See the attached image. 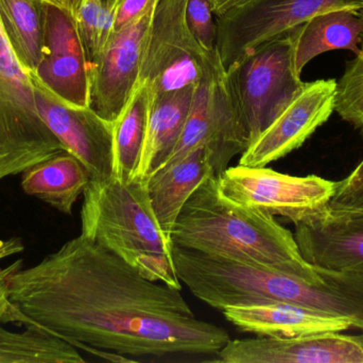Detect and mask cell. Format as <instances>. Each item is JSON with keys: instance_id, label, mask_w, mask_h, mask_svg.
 <instances>
[{"instance_id": "484cf974", "label": "cell", "mask_w": 363, "mask_h": 363, "mask_svg": "<svg viewBox=\"0 0 363 363\" xmlns=\"http://www.w3.org/2000/svg\"><path fill=\"white\" fill-rule=\"evenodd\" d=\"M335 111L363 136V33L360 53L347 64L345 74L337 82Z\"/></svg>"}, {"instance_id": "f1b7e54d", "label": "cell", "mask_w": 363, "mask_h": 363, "mask_svg": "<svg viewBox=\"0 0 363 363\" xmlns=\"http://www.w3.org/2000/svg\"><path fill=\"white\" fill-rule=\"evenodd\" d=\"M157 0H121L115 8L113 33L140 18Z\"/></svg>"}, {"instance_id": "603a6c76", "label": "cell", "mask_w": 363, "mask_h": 363, "mask_svg": "<svg viewBox=\"0 0 363 363\" xmlns=\"http://www.w3.org/2000/svg\"><path fill=\"white\" fill-rule=\"evenodd\" d=\"M43 0H0V21L23 70L33 76L42 57Z\"/></svg>"}, {"instance_id": "2e32d148", "label": "cell", "mask_w": 363, "mask_h": 363, "mask_svg": "<svg viewBox=\"0 0 363 363\" xmlns=\"http://www.w3.org/2000/svg\"><path fill=\"white\" fill-rule=\"evenodd\" d=\"M222 313L241 332L259 337L290 338L321 332H341L351 328L362 330L359 324L351 318L289 303L228 307Z\"/></svg>"}, {"instance_id": "f546056e", "label": "cell", "mask_w": 363, "mask_h": 363, "mask_svg": "<svg viewBox=\"0 0 363 363\" xmlns=\"http://www.w3.org/2000/svg\"><path fill=\"white\" fill-rule=\"evenodd\" d=\"M23 268V260L19 259L8 266L0 268V326L6 323V315H8L10 300L8 296V278L16 272L19 269Z\"/></svg>"}, {"instance_id": "4316f807", "label": "cell", "mask_w": 363, "mask_h": 363, "mask_svg": "<svg viewBox=\"0 0 363 363\" xmlns=\"http://www.w3.org/2000/svg\"><path fill=\"white\" fill-rule=\"evenodd\" d=\"M186 21L192 36L207 51L217 50V21L211 0H187Z\"/></svg>"}, {"instance_id": "d4e9b609", "label": "cell", "mask_w": 363, "mask_h": 363, "mask_svg": "<svg viewBox=\"0 0 363 363\" xmlns=\"http://www.w3.org/2000/svg\"><path fill=\"white\" fill-rule=\"evenodd\" d=\"M74 19L91 62L112 36L114 11L108 8L106 0H83Z\"/></svg>"}, {"instance_id": "7c38bea8", "label": "cell", "mask_w": 363, "mask_h": 363, "mask_svg": "<svg viewBox=\"0 0 363 363\" xmlns=\"http://www.w3.org/2000/svg\"><path fill=\"white\" fill-rule=\"evenodd\" d=\"M336 90L334 79L306 83L294 102L251 143L239 164L262 168L302 146L334 112Z\"/></svg>"}, {"instance_id": "83f0119b", "label": "cell", "mask_w": 363, "mask_h": 363, "mask_svg": "<svg viewBox=\"0 0 363 363\" xmlns=\"http://www.w3.org/2000/svg\"><path fill=\"white\" fill-rule=\"evenodd\" d=\"M328 206L339 212L363 215V159L347 178L339 181Z\"/></svg>"}, {"instance_id": "277c9868", "label": "cell", "mask_w": 363, "mask_h": 363, "mask_svg": "<svg viewBox=\"0 0 363 363\" xmlns=\"http://www.w3.org/2000/svg\"><path fill=\"white\" fill-rule=\"evenodd\" d=\"M81 234L125 260L143 276L182 289L174 242L162 229L146 179L112 176L89 181L83 192Z\"/></svg>"}, {"instance_id": "6da1fadb", "label": "cell", "mask_w": 363, "mask_h": 363, "mask_svg": "<svg viewBox=\"0 0 363 363\" xmlns=\"http://www.w3.org/2000/svg\"><path fill=\"white\" fill-rule=\"evenodd\" d=\"M6 288V323L45 330L108 362L215 358L230 341L224 328L196 317L182 289L146 278L81 234L13 273Z\"/></svg>"}, {"instance_id": "4dcf8cb0", "label": "cell", "mask_w": 363, "mask_h": 363, "mask_svg": "<svg viewBox=\"0 0 363 363\" xmlns=\"http://www.w3.org/2000/svg\"><path fill=\"white\" fill-rule=\"evenodd\" d=\"M23 251H25V245L21 238L12 237V238L2 239L0 240V262L10 259L13 256L18 255Z\"/></svg>"}, {"instance_id": "44dd1931", "label": "cell", "mask_w": 363, "mask_h": 363, "mask_svg": "<svg viewBox=\"0 0 363 363\" xmlns=\"http://www.w3.org/2000/svg\"><path fill=\"white\" fill-rule=\"evenodd\" d=\"M363 19L357 10L338 9L320 13L296 27L294 62L298 74L317 55L345 49L358 55Z\"/></svg>"}, {"instance_id": "cb8c5ba5", "label": "cell", "mask_w": 363, "mask_h": 363, "mask_svg": "<svg viewBox=\"0 0 363 363\" xmlns=\"http://www.w3.org/2000/svg\"><path fill=\"white\" fill-rule=\"evenodd\" d=\"M11 332L0 326V363H83L74 345L43 330L26 326Z\"/></svg>"}, {"instance_id": "8fae6325", "label": "cell", "mask_w": 363, "mask_h": 363, "mask_svg": "<svg viewBox=\"0 0 363 363\" xmlns=\"http://www.w3.org/2000/svg\"><path fill=\"white\" fill-rule=\"evenodd\" d=\"M157 1L128 27L114 32L89 62V108L114 123L140 85L147 36Z\"/></svg>"}, {"instance_id": "30bf717a", "label": "cell", "mask_w": 363, "mask_h": 363, "mask_svg": "<svg viewBox=\"0 0 363 363\" xmlns=\"http://www.w3.org/2000/svg\"><path fill=\"white\" fill-rule=\"evenodd\" d=\"M42 57L33 76L57 100L70 107H89V61L72 13L42 1Z\"/></svg>"}, {"instance_id": "ba28073f", "label": "cell", "mask_w": 363, "mask_h": 363, "mask_svg": "<svg viewBox=\"0 0 363 363\" xmlns=\"http://www.w3.org/2000/svg\"><path fill=\"white\" fill-rule=\"evenodd\" d=\"M362 8L363 0H247L216 16L217 51L222 65L228 70L260 45L320 13Z\"/></svg>"}, {"instance_id": "e575fe53", "label": "cell", "mask_w": 363, "mask_h": 363, "mask_svg": "<svg viewBox=\"0 0 363 363\" xmlns=\"http://www.w3.org/2000/svg\"><path fill=\"white\" fill-rule=\"evenodd\" d=\"M43 1L52 2V4H60V6H64V0H43Z\"/></svg>"}, {"instance_id": "1f68e13d", "label": "cell", "mask_w": 363, "mask_h": 363, "mask_svg": "<svg viewBox=\"0 0 363 363\" xmlns=\"http://www.w3.org/2000/svg\"><path fill=\"white\" fill-rule=\"evenodd\" d=\"M245 1L247 0H211V4L216 16H219V15L230 11V9L245 4Z\"/></svg>"}, {"instance_id": "836d02e7", "label": "cell", "mask_w": 363, "mask_h": 363, "mask_svg": "<svg viewBox=\"0 0 363 363\" xmlns=\"http://www.w3.org/2000/svg\"><path fill=\"white\" fill-rule=\"evenodd\" d=\"M121 1V0H106V4H108V8L111 9V10L114 11L115 12V8H116L117 4Z\"/></svg>"}, {"instance_id": "4fadbf2b", "label": "cell", "mask_w": 363, "mask_h": 363, "mask_svg": "<svg viewBox=\"0 0 363 363\" xmlns=\"http://www.w3.org/2000/svg\"><path fill=\"white\" fill-rule=\"evenodd\" d=\"M211 362L363 363V336L321 332L290 338L230 339Z\"/></svg>"}, {"instance_id": "7a4b0ae2", "label": "cell", "mask_w": 363, "mask_h": 363, "mask_svg": "<svg viewBox=\"0 0 363 363\" xmlns=\"http://www.w3.org/2000/svg\"><path fill=\"white\" fill-rule=\"evenodd\" d=\"M172 240L181 249L262 264L315 285L339 274L306 261L294 234L273 215L222 195L216 176L190 196L174 224Z\"/></svg>"}, {"instance_id": "d590c367", "label": "cell", "mask_w": 363, "mask_h": 363, "mask_svg": "<svg viewBox=\"0 0 363 363\" xmlns=\"http://www.w3.org/2000/svg\"><path fill=\"white\" fill-rule=\"evenodd\" d=\"M358 14H359V16L362 17L363 19V8L359 9V10H357Z\"/></svg>"}, {"instance_id": "52a82bcc", "label": "cell", "mask_w": 363, "mask_h": 363, "mask_svg": "<svg viewBox=\"0 0 363 363\" xmlns=\"http://www.w3.org/2000/svg\"><path fill=\"white\" fill-rule=\"evenodd\" d=\"M187 0H157L147 36L140 83L152 95L196 87L217 67V50L199 44L186 21Z\"/></svg>"}, {"instance_id": "e0dca14e", "label": "cell", "mask_w": 363, "mask_h": 363, "mask_svg": "<svg viewBox=\"0 0 363 363\" xmlns=\"http://www.w3.org/2000/svg\"><path fill=\"white\" fill-rule=\"evenodd\" d=\"M251 144L249 130L239 110L223 65L213 74L211 109L205 139V155L216 177L230 168V161L241 156Z\"/></svg>"}, {"instance_id": "ffe728a7", "label": "cell", "mask_w": 363, "mask_h": 363, "mask_svg": "<svg viewBox=\"0 0 363 363\" xmlns=\"http://www.w3.org/2000/svg\"><path fill=\"white\" fill-rule=\"evenodd\" d=\"M91 181L84 164L68 151L35 164L21 174L23 193L70 215Z\"/></svg>"}, {"instance_id": "5b68a950", "label": "cell", "mask_w": 363, "mask_h": 363, "mask_svg": "<svg viewBox=\"0 0 363 363\" xmlns=\"http://www.w3.org/2000/svg\"><path fill=\"white\" fill-rule=\"evenodd\" d=\"M67 151L38 113L31 77L0 21V181Z\"/></svg>"}, {"instance_id": "9a60e30c", "label": "cell", "mask_w": 363, "mask_h": 363, "mask_svg": "<svg viewBox=\"0 0 363 363\" xmlns=\"http://www.w3.org/2000/svg\"><path fill=\"white\" fill-rule=\"evenodd\" d=\"M294 226L296 244L309 264L363 276V215L339 212L328 205Z\"/></svg>"}, {"instance_id": "ac0fdd59", "label": "cell", "mask_w": 363, "mask_h": 363, "mask_svg": "<svg viewBox=\"0 0 363 363\" xmlns=\"http://www.w3.org/2000/svg\"><path fill=\"white\" fill-rule=\"evenodd\" d=\"M216 176L203 147L153 173L147 180L149 197L162 229L172 238L174 224L190 196L209 177Z\"/></svg>"}, {"instance_id": "5bb4252c", "label": "cell", "mask_w": 363, "mask_h": 363, "mask_svg": "<svg viewBox=\"0 0 363 363\" xmlns=\"http://www.w3.org/2000/svg\"><path fill=\"white\" fill-rule=\"evenodd\" d=\"M34 93L40 117L65 148L84 164L91 180L114 176L113 123L89 107L77 108L63 104L40 85H34Z\"/></svg>"}, {"instance_id": "d6a6232c", "label": "cell", "mask_w": 363, "mask_h": 363, "mask_svg": "<svg viewBox=\"0 0 363 363\" xmlns=\"http://www.w3.org/2000/svg\"><path fill=\"white\" fill-rule=\"evenodd\" d=\"M83 0H64V6L72 13V16H76L77 12L80 9Z\"/></svg>"}, {"instance_id": "9c48e42d", "label": "cell", "mask_w": 363, "mask_h": 363, "mask_svg": "<svg viewBox=\"0 0 363 363\" xmlns=\"http://www.w3.org/2000/svg\"><path fill=\"white\" fill-rule=\"evenodd\" d=\"M222 195L236 204L296 223L330 204L338 183L315 175L291 176L267 166L238 164L217 177Z\"/></svg>"}, {"instance_id": "8992f818", "label": "cell", "mask_w": 363, "mask_h": 363, "mask_svg": "<svg viewBox=\"0 0 363 363\" xmlns=\"http://www.w3.org/2000/svg\"><path fill=\"white\" fill-rule=\"evenodd\" d=\"M296 32V27L260 45L225 70L251 143L306 85L294 62Z\"/></svg>"}, {"instance_id": "7402d4cb", "label": "cell", "mask_w": 363, "mask_h": 363, "mask_svg": "<svg viewBox=\"0 0 363 363\" xmlns=\"http://www.w3.org/2000/svg\"><path fill=\"white\" fill-rule=\"evenodd\" d=\"M152 94L140 83L117 117L113 138V173L117 178L131 181L138 177L148 131Z\"/></svg>"}, {"instance_id": "d6986e66", "label": "cell", "mask_w": 363, "mask_h": 363, "mask_svg": "<svg viewBox=\"0 0 363 363\" xmlns=\"http://www.w3.org/2000/svg\"><path fill=\"white\" fill-rule=\"evenodd\" d=\"M196 87H186L152 95L138 178H148L169 160L187 121Z\"/></svg>"}, {"instance_id": "3957f363", "label": "cell", "mask_w": 363, "mask_h": 363, "mask_svg": "<svg viewBox=\"0 0 363 363\" xmlns=\"http://www.w3.org/2000/svg\"><path fill=\"white\" fill-rule=\"evenodd\" d=\"M182 283L199 300L228 307L289 303L351 318L363 330V276L339 273L323 285L308 283L262 264L205 255L174 245Z\"/></svg>"}]
</instances>
